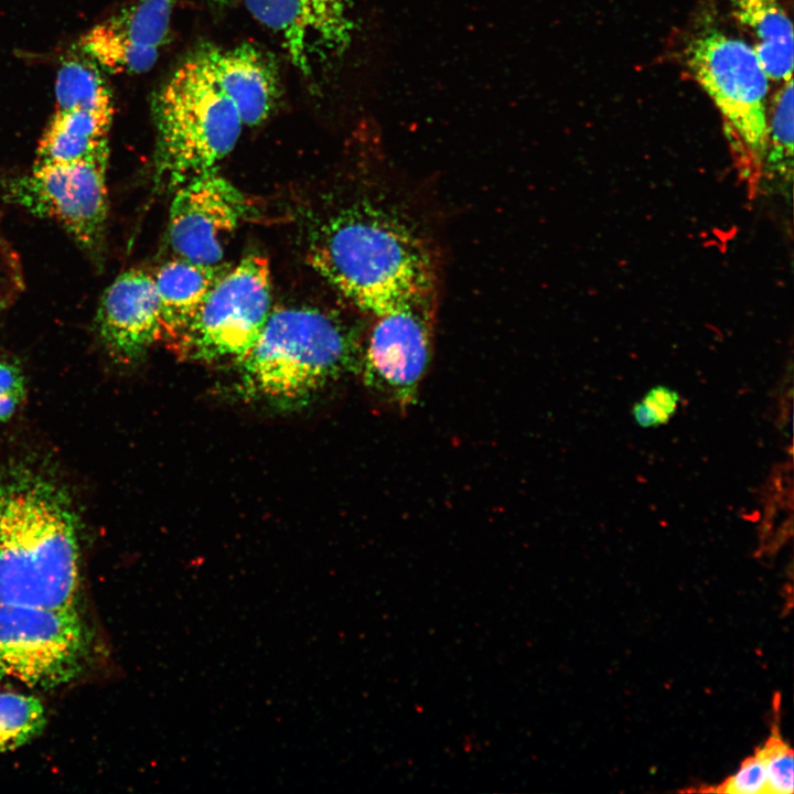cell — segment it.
Here are the masks:
<instances>
[{
    "label": "cell",
    "mask_w": 794,
    "mask_h": 794,
    "mask_svg": "<svg viewBox=\"0 0 794 794\" xmlns=\"http://www.w3.org/2000/svg\"><path fill=\"white\" fill-rule=\"evenodd\" d=\"M308 258L320 276L371 316L438 285L430 232L384 182L330 214L312 236Z\"/></svg>",
    "instance_id": "cell-1"
},
{
    "label": "cell",
    "mask_w": 794,
    "mask_h": 794,
    "mask_svg": "<svg viewBox=\"0 0 794 794\" xmlns=\"http://www.w3.org/2000/svg\"><path fill=\"white\" fill-rule=\"evenodd\" d=\"M78 523L67 493L28 469L0 473V602L76 608Z\"/></svg>",
    "instance_id": "cell-2"
},
{
    "label": "cell",
    "mask_w": 794,
    "mask_h": 794,
    "mask_svg": "<svg viewBox=\"0 0 794 794\" xmlns=\"http://www.w3.org/2000/svg\"><path fill=\"white\" fill-rule=\"evenodd\" d=\"M363 339L339 316L313 308L270 312L238 362V394L280 409L305 405L360 368Z\"/></svg>",
    "instance_id": "cell-3"
},
{
    "label": "cell",
    "mask_w": 794,
    "mask_h": 794,
    "mask_svg": "<svg viewBox=\"0 0 794 794\" xmlns=\"http://www.w3.org/2000/svg\"><path fill=\"white\" fill-rule=\"evenodd\" d=\"M159 175L170 187L216 170L244 126L233 101L195 54L161 87L152 104Z\"/></svg>",
    "instance_id": "cell-4"
},
{
    "label": "cell",
    "mask_w": 794,
    "mask_h": 794,
    "mask_svg": "<svg viewBox=\"0 0 794 794\" xmlns=\"http://www.w3.org/2000/svg\"><path fill=\"white\" fill-rule=\"evenodd\" d=\"M92 637L76 608L0 602V678L56 688L88 664Z\"/></svg>",
    "instance_id": "cell-5"
},
{
    "label": "cell",
    "mask_w": 794,
    "mask_h": 794,
    "mask_svg": "<svg viewBox=\"0 0 794 794\" xmlns=\"http://www.w3.org/2000/svg\"><path fill=\"white\" fill-rule=\"evenodd\" d=\"M267 258L245 257L213 285L175 347L203 362H240L259 339L270 315Z\"/></svg>",
    "instance_id": "cell-6"
},
{
    "label": "cell",
    "mask_w": 794,
    "mask_h": 794,
    "mask_svg": "<svg viewBox=\"0 0 794 794\" xmlns=\"http://www.w3.org/2000/svg\"><path fill=\"white\" fill-rule=\"evenodd\" d=\"M686 62L732 139L750 151H762L766 146L770 79L751 45L712 30L690 42Z\"/></svg>",
    "instance_id": "cell-7"
},
{
    "label": "cell",
    "mask_w": 794,
    "mask_h": 794,
    "mask_svg": "<svg viewBox=\"0 0 794 794\" xmlns=\"http://www.w3.org/2000/svg\"><path fill=\"white\" fill-rule=\"evenodd\" d=\"M437 299L436 289L373 315L363 339L358 373L365 386L401 410L416 403L431 361Z\"/></svg>",
    "instance_id": "cell-8"
},
{
    "label": "cell",
    "mask_w": 794,
    "mask_h": 794,
    "mask_svg": "<svg viewBox=\"0 0 794 794\" xmlns=\"http://www.w3.org/2000/svg\"><path fill=\"white\" fill-rule=\"evenodd\" d=\"M108 154L71 163L34 164L8 181L6 195L28 212L57 222L92 254L100 249L108 214Z\"/></svg>",
    "instance_id": "cell-9"
},
{
    "label": "cell",
    "mask_w": 794,
    "mask_h": 794,
    "mask_svg": "<svg viewBox=\"0 0 794 794\" xmlns=\"http://www.w3.org/2000/svg\"><path fill=\"white\" fill-rule=\"evenodd\" d=\"M170 207V243L180 258L219 265L228 236L249 213L247 197L216 170L175 189Z\"/></svg>",
    "instance_id": "cell-10"
},
{
    "label": "cell",
    "mask_w": 794,
    "mask_h": 794,
    "mask_svg": "<svg viewBox=\"0 0 794 794\" xmlns=\"http://www.w3.org/2000/svg\"><path fill=\"white\" fill-rule=\"evenodd\" d=\"M251 15L281 37L292 62H311L345 44L352 22L348 0H244Z\"/></svg>",
    "instance_id": "cell-11"
},
{
    "label": "cell",
    "mask_w": 794,
    "mask_h": 794,
    "mask_svg": "<svg viewBox=\"0 0 794 794\" xmlns=\"http://www.w3.org/2000/svg\"><path fill=\"white\" fill-rule=\"evenodd\" d=\"M97 329L108 351L129 362L161 340V312L154 276L142 269L119 275L101 296Z\"/></svg>",
    "instance_id": "cell-12"
},
{
    "label": "cell",
    "mask_w": 794,
    "mask_h": 794,
    "mask_svg": "<svg viewBox=\"0 0 794 794\" xmlns=\"http://www.w3.org/2000/svg\"><path fill=\"white\" fill-rule=\"evenodd\" d=\"M196 55L215 85L233 101L244 125H259L269 116L278 97V76L261 50L247 43L208 47Z\"/></svg>",
    "instance_id": "cell-13"
},
{
    "label": "cell",
    "mask_w": 794,
    "mask_h": 794,
    "mask_svg": "<svg viewBox=\"0 0 794 794\" xmlns=\"http://www.w3.org/2000/svg\"><path fill=\"white\" fill-rule=\"evenodd\" d=\"M225 269L178 257L154 276L161 312V340L175 350L208 291Z\"/></svg>",
    "instance_id": "cell-14"
},
{
    "label": "cell",
    "mask_w": 794,
    "mask_h": 794,
    "mask_svg": "<svg viewBox=\"0 0 794 794\" xmlns=\"http://www.w3.org/2000/svg\"><path fill=\"white\" fill-rule=\"evenodd\" d=\"M770 81L792 78L793 26L781 0H728Z\"/></svg>",
    "instance_id": "cell-15"
},
{
    "label": "cell",
    "mask_w": 794,
    "mask_h": 794,
    "mask_svg": "<svg viewBox=\"0 0 794 794\" xmlns=\"http://www.w3.org/2000/svg\"><path fill=\"white\" fill-rule=\"evenodd\" d=\"M79 47L100 69L111 74H141L150 71L159 49L138 45L98 23L79 40Z\"/></svg>",
    "instance_id": "cell-16"
},
{
    "label": "cell",
    "mask_w": 794,
    "mask_h": 794,
    "mask_svg": "<svg viewBox=\"0 0 794 794\" xmlns=\"http://www.w3.org/2000/svg\"><path fill=\"white\" fill-rule=\"evenodd\" d=\"M56 110H114L111 92L90 58L71 57L55 81Z\"/></svg>",
    "instance_id": "cell-17"
},
{
    "label": "cell",
    "mask_w": 794,
    "mask_h": 794,
    "mask_svg": "<svg viewBox=\"0 0 794 794\" xmlns=\"http://www.w3.org/2000/svg\"><path fill=\"white\" fill-rule=\"evenodd\" d=\"M171 15V0H136L103 22L138 45L160 50L169 34Z\"/></svg>",
    "instance_id": "cell-18"
},
{
    "label": "cell",
    "mask_w": 794,
    "mask_h": 794,
    "mask_svg": "<svg viewBox=\"0 0 794 794\" xmlns=\"http://www.w3.org/2000/svg\"><path fill=\"white\" fill-rule=\"evenodd\" d=\"M46 723L40 699L0 691V754L13 751L35 739Z\"/></svg>",
    "instance_id": "cell-19"
},
{
    "label": "cell",
    "mask_w": 794,
    "mask_h": 794,
    "mask_svg": "<svg viewBox=\"0 0 794 794\" xmlns=\"http://www.w3.org/2000/svg\"><path fill=\"white\" fill-rule=\"evenodd\" d=\"M108 140H98L47 125L36 152V164L71 163L108 154Z\"/></svg>",
    "instance_id": "cell-20"
},
{
    "label": "cell",
    "mask_w": 794,
    "mask_h": 794,
    "mask_svg": "<svg viewBox=\"0 0 794 794\" xmlns=\"http://www.w3.org/2000/svg\"><path fill=\"white\" fill-rule=\"evenodd\" d=\"M793 78L775 92L768 120L766 144L771 147L773 161L791 160L793 154Z\"/></svg>",
    "instance_id": "cell-21"
},
{
    "label": "cell",
    "mask_w": 794,
    "mask_h": 794,
    "mask_svg": "<svg viewBox=\"0 0 794 794\" xmlns=\"http://www.w3.org/2000/svg\"><path fill=\"white\" fill-rule=\"evenodd\" d=\"M768 781V794H792L794 791V757L792 749L773 733L758 749Z\"/></svg>",
    "instance_id": "cell-22"
},
{
    "label": "cell",
    "mask_w": 794,
    "mask_h": 794,
    "mask_svg": "<svg viewBox=\"0 0 794 794\" xmlns=\"http://www.w3.org/2000/svg\"><path fill=\"white\" fill-rule=\"evenodd\" d=\"M680 403L677 390L658 385L650 388L632 407L634 422L641 428H655L667 423Z\"/></svg>",
    "instance_id": "cell-23"
},
{
    "label": "cell",
    "mask_w": 794,
    "mask_h": 794,
    "mask_svg": "<svg viewBox=\"0 0 794 794\" xmlns=\"http://www.w3.org/2000/svg\"><path fill=\"white\" fill-rule=\"evenodd\" d=\"M715 791L727 794H768L766 772L758 750Z\"/></svg>",
    "instance_id": "cell-24"
},
{
    "label": "cell",
    "mask_w": 794,
    "mask_h": 794,
    "mask_svg": "<svg viewBox=\"0 0 794 794\" xmlns=\"http://www.w3.org/2000/svg\"><path fill=\"white\" fill-rule=\"evenodd\" d=\"M25 396L24 378L13 364L0 361V422L9 420Z\"/></svg>",
    "instance_id": "cell-25"
},
{
    "label": "cell",
    "mask_w": 794,
    "mask_h": 794,
    "mask_svg": "<svg viewBox=\"0 0 794 794\" xmlns=\"http://www.w3.org/2000/svg\"><path fill=\"white\" fill-rule=\"evenodd\" d=\"M213 1L216 3H219V4H228L235 0H213Z\"/></svg>",
    "instance_id": "cell-26"
}]
</instances>
